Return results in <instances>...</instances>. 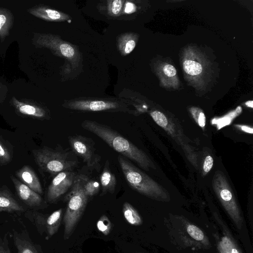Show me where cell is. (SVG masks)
<instances>
[{"label": "cell", "instance_id": "obj_9", "mask_svg": "<svg viewBox=\"0 0 253 253\" xmlns=\"http://www.w3.org/2000/svg\"><path fill=\"white\" fill-rule=\"evenodd\" d=\"M40 44L51 49L58 55L68 59L75 67L77 66L80 55L77 49L72 44L53 35L42 36Z\"/></svg>", "mask_w": 253, "mask_h": 253}, {"label": "cell", "instance_id": "obj_13", "mask_svg": "<svg viewBox=\"0 0 253 253\" xmlns=\"http://www.w3.org/2000/svg\"><path fill=\"white\" fill-rule=\"evenodd\" d=\"M29 12L33 15L46 21H65L70 19V17L66 13L43 6L31 9Z\"/></svg>", "mask_w": 253, "mask_h": 253}, {"label": "cell", "instance_id": "obj_2", "mask_svg": "<svg viewBox=\"0 0 253 253\" xmlns=\"http://www.w3.org/2000/svg\"><path fill=\"white\" fill-rule=\"evenodd\" d=\"M118 161L128 184L133 190L149 198L161 201L169 200L167 191L128 160L119 155Z\"/></svg>", "mask_w": 253, "mask_h": 253}, {"label": "cell", "instance_id": "obj_18", "mask_svg": "<svg viewBox=\"0 0 253 253\" xmlns=\"http://www.w3.org/2000/svg\"><path fill=\"white\" fill-rule=\"evenodd\" d=\"M62 209L56 210L49 215L44 221L48 236H53L58 231L62 219Z\"/></svg>", "mask_w": 253, "mask_h": 253}, {"label": "cell", "instance_id": "obj_16", "mask_svg": "<svg viewBox=\"0 0 253 253\" xmlns=\"http://www.w3.org/2000/svg\"><path fill=\"white\" fill-rule=\"evenodd\" d=\"M136 36L133 33H124L118 38V47L121 54L126 56L129 54L135 47Z\"/></svg>", "mask_w": 253, "mask_h": 253}, {"label": "cell", "instance_id": "obj_19", "mask_svg": "<svg viewBox=\"0 0 253 253\" xmlns=\"http://www.w3.org/2000/svg\"><path fill=\"white\" fill-rule=\"evenodd\" d=\"M123 212L125 218L130 224L138 226L142 224V220L137 210L129 203H124Z\"/></svg>", "mask_w": 253, "mask_h": 253}, {"label": "cell", "instance_id": "obj_7", "mask_svg": "<svg viewBox=\"0 0 253 253\" xmlns=\"http://www.w3.org/2000/svg\"><path fill=\"white\" fill-rule=\"evenodd\" d=\"M63 106L74 110L83 111H127V105L125 102L106 99H80L65 102Z\"/></svg>", "mask_w": 253, "mask_h": 253}, {"label": "cell", "instance_id": "obj_3", "mask_svg": "<svg viewBox=\"0 0 253 253\" xmlns=\"http://www.w3.org/2000/svg\"><path fill=\"white\" fill-rule=\"evenodd\" d=\"M32 153L39 168L52 175L61 171L72 170L78 164V159L73 152L44 146L33 150Z\"/></svg>", "mask_w": 253, "mask_h": 253}, {"label": "cell", "instance_id": "obj_35", "mask_svg": "<svg viewBox=\"0 0 253 253\" xmlns=\"http://www.w3.org/2000/svg\"><path fill=\"white\" fill-rule=\"evenodd\" d=\"M135 10V5L129 2L126 3V9L125 11L128 13H131Z\"/></svg>", "mask_w": 253, "mask_h": 253}, {"label": "cell", "instance_id": "obj_15", "mask_svg": "<svg viewBox=\"0 0 253 253\" xmlns=\"http://www.w3.org/2000/svg\"><path fill=\"white\" fill-rule=\"evenodd\" d=\"M12 103L17 110L23 115L38 119H46L48 117L45 110L41 107L20 102L14 98Z\"/></svg>", "mask_w": 253, "mask_h": 253}, {"label": "cell", "instance_id": "obj_26", "mask_svg": "<svg viewBox=\"0 0 253 253\" xmlns=\"http://www.w3.org/2000/svg\"><path fill=\"white\" fill-rule=\"evenodd\" d=\"M191 115L197 125L203 129L205 128L206 119L203 111L200 108L192 107L190 109Z\"/></svg>", "mask_w": 253, "mask_h": 253}, {"label": "cell", "instance_id": "obj_30", "mask_svg": "<svg viewBox=\"0 0 253 253\" xmlns=\"http://www.w3.org/2000/svg\"><path fill=\"white\" fill-rule=\"evenodd\" d=\"M150 115L155 123L164 128L168 124L169 121L166 116L160 111L155 110L150 112Z\"/></svg>", "mask_w": 253, "mask_h": 253}, {"label": "cell", "instance_id": "obj_22", "mask_svg": "<svg viewBox=\"0 0 253 253\" xmlns=\"http://www.w3.org/2000/svg\"><path fill=\"white\" fill-rule=\"evenodd\" d=\"M82 179L83 188L87 197L94 196L99 191L100 185L99 183L94 180L89 179L84 175L80 174Z\"/></svg>", "mask_w": 253, "mask_h": 253}, {"label": "cell", "instance_id": "obj_20", "mask_svg": "<svg viewBox=\"0 0 253 253\" xmlns=\"http://www.w3.org/2000/svg\"><path fill=\"white\" fill-rule=\"evenodd\" d=\"M13 240L17 253H38L30 242L20 237L16 232L14 233Z\"/></svg>", "mask_w": 253, "mask_h": 253}, {"label": "cell", "instance_id": "obj_6", "mask_svg": "<svg viewBox=\"0 0 253 253\" xmlns=\"http://www.w3.org/2000/svg\"><path fill=\"white\" fill-rule=\"evenodd\" d=\"M68 141L73 152L81 157L89 169L100 171L101 158L97 153L92 139L81 135H74L68 137Z\"/></svg>", "mask_w": 253, "mask_h": 253}, {"label": "cell", "instance_id": "obj_21", "mask_svg": "<svg viewBox=\"0 0 253 253\" xmlns=\"http://www.w3.org/2000/svg\"><path fill=\"white\" fill-rule=\"evenodd\" d=\"M242 111L240 107L237 109L221 118H215L211 120V124L216 126L218 130L231 124L233 119Z\"/></svg>", "mask_w": 253, "mask_h": 253}, {"label": "cell", "instance_id": "obj_31", "mask_svg": "<svg viewBox=\"0 0 253 253\" xmlns=\"http://www.w3.org/2000/svg\"><path fill=\"white\" fill-rule=\"evenodd\" d=\"M213 165V159L212 157L210 155L207 156L204 160L203 166V169L205 174H206L210 171L212 168Z\"/></svg>", "mask_w": 253, "mask_h": 253}, {"label": "cell", "instance_id": "obj_5", "mask_svg": "<svg viewBox=\"0 0 253 253\" xmlns=\"http://www.w3.org/2000/svg\"><path fill=\"white\" fill-rule=\"evenodd\" d=\"M212 186L227 213L238 229H241L243 222L241 211L232 188L222 171L219 170L215 171L212 180Z\"/></svg>", "mask_w": 253, "mask_h": 253}, {"label": "cell", "instance_id": "obj_27", "mask_svg": "<svg viewBox=\"0 0 253 253\" xmlns=\"http://www.w3.org/2000/svg\"><path fill=\"white\" fill-rule=\"evenodd\" d=\"M98 230L105 235L109 234L111 229V223L107 216L103 215L97 222Z\"/></svg>", "mask_w": 253, "mask_h": 253}, {"label": "cell", "instance_id": "obj_14", "mask_svg": "<svg viewBox=\"0 0 253 253\" xmlns=\"http://www.w3.org/2000/svg\"><path fill=\"white\" fill-rule=\"evenodd\" d=\"M102 195L108 193H113L116 185V178L109 168V162L107 160L100 176Z\"/></svg>", "mask_w": 253, "mask_h": 253}, {"label": "cell", "instance_id": "obj_32", "mask_svg": "<svg viewBox=\"0 0 253 253\" xmlns=\"http://www.w3.org/2000/svg\"><path fill=\"white\" fill-rule=\"evenodd\" d=\"M164 73L169 77H174L176 74V69L170 64H167L163 68Z\"/></svg>", "mask_w": 253, "mask_h": 253}, {"label": "cell", "instance_id": "obj_28", "mask_svg": "<svg viewBox=\"0 0 253 253\" xmlns=\"http://www.w3.org/2000/svg\"><path fill=\"white\" fill-rule=\"evenodd\" d=\"M8 12L4 10L0 9V35H5L7 34L11 20L9 18Z\"/></svg>", "mask_w": 253, "mask_h": 253}, {"label": "cell", "instance_id": "obj_10", "mask_svg": "<svg viewBox=\"0 0 253 253\" xmlns=\"http://www.w3.org/2000/svg\"><path fill=\"white\" fill-rule=\"evenodd\" d=\"M17 194L26 205L33 209H38L43 206L44 201L40 194L23 183L13 175L10 176Z\"/></svg>", "mask_w": 253, "mask_h": 253}, {"label": "cell", "instance_id": "obj_25", "mask_svg": "<svg viewBox=\"0 0 253 253\" xmlns=\"http://www.w3.org/2000/svg\"><path fill=\"white\" fill-rule=\"evenodd\" d=\"M12 156L11 149L0 137V165L8 164L11 161Z\"/></svg>", "mask_w": 253, "mask_h": 253}, {"label": "cell", "instance_id": "obj_12", "mask_svg": "<svg viewBox=\"0 0 253 253\" xmlns=\"http://www.w3.org/2000/svg\"><path fill=\"white\" fill-rule=\"evenodd\" d=\"M25 211L9 189L6 186H0V212L19 213Z\"/></svg>", "mask_w": 253, "mask_h": 253}, {"label": "cell", "instance_id": "obj_34", "mask_svg": "<svg viewBox=\"0 0 253 253\" xmlns=\"http://www.w3.org/2000/svg\"><path fill=\"white\" fill-rule=\"evenodd\" d=\"M235 126L239 129L250 134L253 133V127L246 125H235Z\"/></svg>", "mask_w": 253, "mask_h": 253}, {"label": "cell", "instance_id": "obj_11", "mask_svg": "<svg viewBox=\"0 0 253 253\" xmlns=\"http://www.w3.org/2000/svg\"><path fill=\"white\" fill-rule=\"evenodd\" d=\"M15 174L20 181L32 190L40 195L42 194L43 190L40 179L30 166L26 165L22 167L15 172Z\"/></svg>", "mask_w": 253, "mask_h": 253}, {"label": "cell", "instance_id": "obj_8", "mask_svg": "<svg viewBox=\"0 0 253 253\" xmlns=\"http://www.w3.org/2000/svg\"><path fill=\"white\" fill-rule=\"evenodd\" d=\"M77 174L72 170H65L57 173L52 180L47 191V202L57 201L72 187Z\"/></svg>", "mask_w": 253, "mask_h": 253}, {"label": "cell", "instance_id": "obj_36", "mask_svg": "<svg viewBox=\"0 0 253 253\" xmlns=\"http://www.w3.org/2000/svg\"><path fill=\"white\" fill-rule=\"evenodd\" d=\"M245 104L248 107L253 108V101L252 100L248 101L245 103Z\"/></svg>", "mask_w": 253, "mask_h": 253}, {"label": "cell", "instance_id": "obj_4", "mask_svg": "<svg viewBox=\"0 0 253 253\" xmlns=\"http://www.w3.org/2000/svg\"><path fill=\"white\" fill-rule=\"evenodd\" d=\"M88 197L83 188L80 174H77L74 184L65 199L67 206L64 216V239H68L73 232L87 204Z\"/></svg>", "mask_w": 253, "mask_h": 253}, {"label": "cell", "instance_id": "obj_1", "mask_svg": "<svg viewBox=\"0 0 253 253\" xmlns=\"http://www.w3.org/2000/svg\"><path fill=\"white\" fill-rule=\"evenodd\" d=\"M81 126L95 134L121 156L136 163L145 170L156 167L145 152L110 126L92 120H84Z\"/></svg>", "mask_w": 253, "mask_h": 253}, {"label": "cell", "instance_id": "obj_23", "mask_svg": "<svg viewBox=\"0 0 253 253\" xmlns=\"http://www.w3.org/2000/svg\"><path fill=\"white\" fill-rule=\"evenodd\" d=\"M124 2L125 1L123 0H107L103 9L106 10L109 16L117 17L122 12Z\"/></svg>", "mask_w": 253, "mask_h": 253}, {"label": "cell", "instance_id": "obj_33", "mask_svg": "<svg viewBox=\"0 0 253 253\" xmlns=\"http://www.w3.org/2000/svg\"><path fill=\"white\" fill-rule=\"evenodd\" d=\"M0 253H11L6 238L2 239L0 236Z\"/></svg>", "mask_w": 253, "mask_h": 253}, {"label": "cell", "instance_id": "obj_17", "mask_svg": "<svg viewBox=\"0 0 253 253\" xmlns=\"http://www.w3.org/2000/svg\"><path fill=\"white\" fill-rule=\"evenodd\" d=\"M216 246L219 253H242L233 239L227 233L217 239Z\"/></svg>", "mask_w": 253, "mask_h": 253}, {"label": "cell", "instance_id": "obj_29", "mask_svg": "<svg viewBox=\"0 0 253 253\" xmlns=\"http://www.w3.org/2000/svg\"><path fill=\"white\" fill-rule=\"evenodd\" d=\"M187 233L194 240L202 241L205 240V236L203 232L197 226L190 224L186 228Z\"/></svg>", "mask_w": 253, "mask_h": 253}, {"label": "cell", "instance_id": "obj_24", "mask_svg": "<svg viewBox=\"0 0 253 253\" xmlns=\"http://www.w3.org/2000/svg\"><path fill=\"white\" fill-rule=\"evenodd\" d=\"M184 71L192 76L198 75L202 72V66L198 62L193 60H185L183 63Z\"/></svg>", "mask_w": 253, "mask_h": 253}]
</instances>
